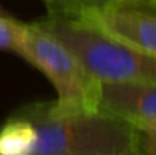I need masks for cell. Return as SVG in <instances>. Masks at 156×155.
Masks as SVG:
<instances>
[{
    "label": "cell",
    "mask_w": 156,
    "mask_h": 155,
    "mask_svg": "<svg viewBox=\"0 0 156 155\" xmlns=\"http://www.w3.org/2000/svg\"><path fill=\"white\" fill-rule=\"evenodd\" d=\"M73 52L100 82L156 85V56L115 41L93 26L71 17L49 14L41 23Z\"/></svg>",
    "instance_id": "cell-2"
},
{
    "label": "cell",
    "mask_w": 156,
    "mask_h": 155,
    "mask_svg": "<svg viewBox=\"0 0 156 155\" xmlns=\"http://www.w3.org/2000/svg\"><path fill=\"white\" fill-rule=\"evenodd\" d=\"M99 111L129 123L156 122V85L102 82Z\"/></svg>",
    "instance_id": "cell-5"
},
{
    "label": "cell",
    "mask_w": 156,
    "mask_h": 155,
    "mask_svg": "<svg viewBox=\"0 0 156 155\" xmlns=\"http://www.w3.org/2000/svg\"><path fill=\"white\" fill-rule=\"evenodd\" d=\"M0 14H5V11H3V9H2V8H0Z\"/></svg>",
    "instance_id": "cell-10"
},
{
    "label": "cell",
    "mask_w": 156,
    "mask_h": 155,
    "mask_svg": "<svg viewBox=\"0 0 156 155\" xmlns=\"http://www.w3.org/2000/svg\"><path fill=\"white\" fill-rule=\"evenodd\" d=\"M20 56L40 68L53 84L58 99L47 102L52 116L99 111L102 82L41 23L24 24Z\"/></svg>",
    "instance_id": "cell-3"
},
{
    "label": "cell",
    "mask_w": 156,
    "mask_h": 155,
    "mask_svg": "<svg viewBox=\"0 0 156 155\" xmlns=\"http://www.w3.org/2000/svg\"><path fill=\"white\" fill-rule=\"evenodd\" d=\"M24 35V24L11 18L6 14H0V50L15 52L20 55Z\"/></svg>",
    "instance_id": "cell-8"
},
{
    "label": "cell",
    "mask_w": 156,
    "mask_h": 155,
    "mask_svg": "<svg viewBox=\"0 0 156 155\" xmlns=\"http://www.w3.org/2000/svg\"><path fill=\"white\" fill-rule=\"evenodd\" d=\"M71 18L118 43L156 56V0H120Z\"/></svg>",
    "instance_id": "cell-4"
},
{
    "label": "cell",
    "mask_w": 156,
    "mask_h": 155,
    "mask_svg": "<svg viewBox=\"0 0 156 155\" xmlns=\"http://www.w3.org/2000/svg\"><path fill=\"white\" fill-rule=\"evenodd\" d=\"M37 129L32 155H133V126L102 111L52 116L47 103L20 111Z\"/></svg>",
    "instance_id": "cell-1"
},
{
    "label": "cell",
    "mask_w": 156,
    "mask_h": 155,
    "mask_svg": "<svg viewBox=\"0 0 156 155\" xmlns=\"http://www.w3.org/2000/svg\"><path fill=\"white\" fill-rule=\"evenodd\" d=\"M130 125L133 126V155H156V122Z\"/></svg>",
    "instance_id": "cell-9"
},
{
    "label": "cell",
    "mask_w": 156,
    "mask_h": 155,
    "mask_svg": "<svg viewBox=\"0 0 156 155\" xmlns=\"http://www.w3.org/2000/svg\"><path fill=\"white\" fill-rule=\"evenodd\" d=\"M49 14H58L65 17H77L83 12L103 8L109 3L120 0H46Z\"/></svg>",
    "instance_id": "cell-7"
},
{
    "label": "cell",
    "mask_w": 156,
    "mask_h": 155,
    "mask_svg": "<svg viewBox=\"0 0 156 155\" xmlns=\"http://www.w3.org/2000/svg\"><path fill=\"white\" fill-rule=\"evenodd\" d=\"M37 146V129L21 114L0 128V155H32Z\"/></svg>",
    "instance_id": "cell-6"
}]
</instances>
